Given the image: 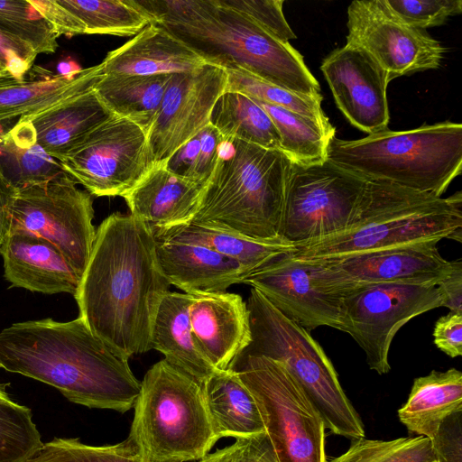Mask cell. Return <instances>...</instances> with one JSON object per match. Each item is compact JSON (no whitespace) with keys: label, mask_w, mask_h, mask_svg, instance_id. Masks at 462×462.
<instances>
[{"label":"cell","mask_w":462,"mask_h":462,"mask_svg":"<svg viewBox=\"0 0 462 462\" xmlns=\"http://www.w3.org/2000/svg\"><path fill=\"white\" fill-rule=\"evenodd\" d=\"M4 275L13 286L45 294H75L80 276L51 242L12 230L0 246Z\"/></svg>","instance_id":"ffe728a7"},{"label":"cell","mask_w":462,"mask_h":462,"mask_svg":"<svg viewBox=\"0 0 462 462\" xmlns=\"http://www.w3.org/2000/svg\"><path fill=\"white\" fill-rule=\"evenodd\" d=\"M219 2L248 17L282 42H289L297 37L284 17L283 0H219Z\"/></svg>","instance_id":"b9f144b4"},{"label":"cell","mask_w":462,"mask_h":462,"mask_svg":"<svg viewBox=\"0 0 462 462\" xmlns=\"http://www.w3.org/2000/svg\"><path fill=\"white\" fill-rule=\"evenodd\" d=\"M0 153L10 169L5 173L16 189L46 181L64 171L59 161L37 143L31 125L23 119L0 134Z\"/></svg>","instance_id":"1f68e13d"},{"label":"cell","mask_w":462,"mask_h":462,"mask_svg":"<svg viewBox=\"0 0 462 462\" xmlns=\"http://www.w3.org/2000/svg\"><path fill=\"white\" fill-rule=\"evenodd\" d=\"M11 229L53 244L81 277L96 237L92 196L65 171L16 189L10 207Z\"/></svg>","instance_id":"8fae6325"},{"label":"cell","mask_w":462,"mask_h":462,"mask_svg":"<svg viewBox=\"0 0 462 462\" xmlns=\"http://www.w3.org/2000/svg\"><path fill=\"white\" fill-rule=\"evenodd\" d=\"M0 32L25 42L38 55L58 48L59 35L28 0H0Z\"/></svg>","instance_id":"f35d334b"},{"label":"cell","mask_w":462,"mask_h":462,"mask_svg":"<svg viewBox=\"0 0 462 462\" xmlns=\"http://www.w3.org/2000/svg\"><path fill=\"white\" fill-rule=\"evenodd\" d=\"M206 62L161 26L150 23L101 62L104 74L152 76L194 70Z\"/></svg>","instance_id":"603a6c76"},{"label":"cell","mask_w":462,"mask_h":462,"mask_svg":"<svg viewBox=\"0 0 462 462\" xmlns=\"http://www.w3.org/2000/svg\"><path fill=\"white\" fill-rule=\"evenodd\" d=\"M461 410L462 373L456 368L445 372L433 370L414 379L398 417L409 432L431 440L442 422Z\"/></svg>","instance_id":"83f0119b"},{"label":"cell","mask_w":462,"mask_h":462,"mask_svg":"<svg viewBox=\"0 0 462 462\" xmlns=\"http://www.w3.org/2000/svg\"><path fill=\"white\" fill-rule=\"evenodd\" d=\"M59 35L86 34L84 23L57 0H28Z\"/></svg>","instance_id":"bcb514c9"},{"label":"cell","mask_w":462,"mask_h":462,"mask_svg":"<svg viewBox=\"0 0 462 462\" xmlns=\"http://www.w3.org/2000/svg\"><path fill=\"white\" fill-rule=\"evenodd\" d=\"M437 289L442 307L449 311L462 313V262L454 261L451 272L438 284Z\"/></svg>","instance_id":"c3c4849f"},{"label":"cell","mask_w":462,"mask_h":462,"mask_svg":"<svg viewBox=\"0 0 462 462\" xmlns=\"http://www.w3.org/2000/svg\"><path fill=\"white\" fill-rule=\"evenodd\" d=\"M190 296L189 315L197 346L217 370L229 368L252 341L246 302L226 291Z\"/></svg>","instance_id":"d6986e66"},{"label":"cell","mask_w":462,"mask_h":462,"mask_svg":"<svg viewBox=\"0 0 462 462\" xmlns=\"http://www.w3.org/2000/svg\"><path fill=\"white\" fill-rule=\"evenodd\" d=\"M59 162L97 197H123L153 165L146 132L116 116L90 131Z\"/></svg>","instance_id":"7c38bea8"},{"label":"cell","mask_w":462,"mask_h":462,"mask_svg":"<svg viewBox=\"0 0 462 462\" xmlns=\"http://www.w3.org/2000/svg\"><path fill=\"white\" fill-rule=\"evenodd\" d=\"M256 102L271 117L280 137L281 151L291 162L311 164L326 160L328 141L335 134L307 116L283 107Z\"/></svg>","instance_id":"d6a6232c"},{"label":"cell","mask_w":462,"mask_h":462,"mask_svg":"<svg viewBox=\"0 0 462 462\" xmlns=\"http://www.w3.org/2000/svg\"><path fill=\"white\" fill-rule=\"evenodd\" d=\"M209 122L225 141L237 139L281 150L280 137L271 117L255 100L242 93L225 91L216 101Z\"/></svg>","instance_id":"4dcf8cb0"},{"label":"cell","mask_w":462,"mask_h":462,"mask_svg":"<svg viewBox=\"0 0 462 462\" xmlns=\"http://www.w3.org/2000/svg\"><path fill=\"white\" fill-rule=\"evenodd\" d=\"M344 454L326 462H438L430 439L422 436L375 440L354 439Z\"/></svg>","instance_id":"8d00e7d4"},{"label":"cell","mask_w":462,"mask_h":462,"mask_svg":"<svg viewBox=\"0 0 462 462\" xmlns=\"http://www.w3.org/2000/svg\"><path fill=\"white\" fill-rule=\"evenodd\" d=\"M6 386H8V383H0V402L12 401L6 392Z\"/></svg>","instance_id":"816d5d0a"},{"label":"cell","mask_w":462,"mask_h":462,"mask_svg":"<svg viewBox=\"0 0 462 462\" xmlns=\"http://www.w3.org/2000/svg\"><path fill=\"white\" fill-rule=\"evenodd\" d=\"M204 187L154 164L123 198L130 215L155 231L189 222Z\"/></svg>","instance_id":"7402d4cb"},{"label":"cell","mask_w":462,"mask_h":462,"mask_svg":"<svg viewBox=\"0 0 462 462\" xmlns=\"http://www.w3.org/2000/svg\"><path fill=\"white\" fill-rule=\"evenodd\" d=\"M223 142L218 130L209 123L162 164L176 176L206 185L217 165Z\"/></svg>","instance_id":"d590c367"},{"label":"cell","mask_w":462,"mask_h":462,"mask_svg":"<svg viewBox=\"0 0 462 462\" xmlns=\"http://www.w3.org/2000/svg\"><path fill=\"white\" fill-rule=\"evenodd\" d=\"M82 69L79 68L71 60H62L57 66L58 74L66 77H72L77 75Z\"/></svg>","instance_id":"f907efd6"},{"label":"cell","mask_w":462,"mask_h":462,"mask_svg":"<svg viewBox=\"0 0 462 462\" xmlns=\"http://www.w3.org/2000/svg\"><path fill=\"white\" fill-rule=\"evenodd\" d=\"M226 91L242 93L256 101L286 108L320 124L328 133L335 134V127L321 108L322 96H307L287 90L262 80L237 68L226 69Z\"/></svg>","instance_id":"e575fe53"},{"label":"cell","mask_w":462,"mask_h":462,"mask_svg":"<svg viewBox=\"0 0 462 462\" xmlns=\"http://www.w3.org/2000/svg\"><path fill=\"white\" fill-rule=\"evenodd\" d=\"M42 445L30 409L14 401L0 402V462H28Z\"/></svg>","instance_id":"74e56055"},{"label":"cell","mask_w":462,"mask_h":462,"mask_svg":"<svg viewBox=\"0 0 462 462\" xmlns=\"http://www.w3.org/2000/svg\"><path fill=\"white\" fill-rule=\"evenodd\" d=\"M430 441L438 462H462V410L449 415Z\"/></svg>","instance_id":"ee69618b"},{"label":"cell","mask_w":462,"mask_h":462,"mask_svg":"<svg viewBox=\"0 0 462 462\" xmlns=\"http://www.w3.org/2000/svg\"><path fill=\"white\" fill-rule=\"evenodd\" d=\"M113 116L91 89L20 119L31 125L37 143L59 161L90 131Z\"/></svg>","instance_id":"d4e9b609"},{"label":"cell","mask_w":462,"mask_h":462,"mask_svg":"<svg viewBox=\"0 0 462 462\" xmlns=\"http://www.w3.org/2000/svg\"><path fill=\"white\" fill-rule=\"evenodd\" d=\"M153 236L208 246L236 261L248 274L275 258L295 251L293 245L283 241L259 240L217 226L190 222L157 229Z\"/></svg>","instance_id":"f1b7e54d"},{"label":"cell","mask_w":462,"mask_h":462,"mask_svg":"<svg viewBox=\"0 0 462 462\" xmlns=\"http://www.w3.org/2000/svg\"><path fill=\"white\" fill-rule=\"evenodd\" d=\"M434 344L450 357L462 355V313L449 311L435 323Z\"/></svg>","instance_id":"7dc6e473"},{"label":"cell","mask_w":462,"mask_h":462,"mask_svg":"<svg viewBox=\"0 0 462 462\" xmlns=\"http://www.w3.org/2000/svg\"><path fill=\"white\" fill-rule=\"evenodd\" d=\"M169 286L153 231L130 214L113 213L96 230L74 297L91 332L129 359L152 349L153 319Z\"/></svg>","instance_id":"6da1fadb"},{"label":"cell","mask_w":462,"mask_h":462,"mask_svg":"<svg viewBox=\"0 0 462 462\" xmlns=\"http://www.w3.org/2000/svg\"><path fill=\"white\" fill-rule=\"evenodd\" d=\"M134 408L127 439L147 462L200 460L217 442L201 384L165 359L146 372Z\"/></svg>","instance_id":"8992f818"},{"label":"cell","mask_w":462,"mask_h":462,"mask_svg":"<svg viewBox=\"0 0 462 462\" xmlns=\"http://www.w3.org/2000/svg\"><path fill=\"white\" fill-rule=\"evenodd\" d=\"M235 439L233 444L208 453L199 462H278L265 432Z\"/></svg>","instance_id":"7bdbcfd3"},{"label":"cell","mask_w":462,"mask_h":462,"mask_svg":"<svg viewBox=\"0 0 462 462\" xmlns=\"http://www.w3.org/2000/svg\"><path fill=\"white\" fill-rule=\"evenodd\" d=\"M11 77L6 68L0 62V78Z\"/></svg>","instance_id":"f5cc1de1"},{"label":"cell","mask_w":462,"mask_h":462,"mask_svg":"<svg viewBox=\"0 0 462 462\" xmlns=\"http://www.w3.org/2000/svg\"><path fill=\"white\" fill-rule=\"evenodd\" d=\"M206 62L241 69L294 93L320 95L301 54L219 0H134Z\"/></svg>","instance_id":"3957f363"},{"label":"cell","mask_w":462,"mask_h":462,"mask_svg":"<svg viewBox=\"0 0 462 462\" xmlns=\"http://www.w3.org/2000/svg\"><path fill=\"white\" fill-rule=\"evenodd\" d=\"M226 84V69L209 63L171 75L160 111L147 133L153 165L163 163L210 123L212 108Z\"/></svg>","instance_id":"9a60e30c"},{"label":"cell","mask_w":462,"mask_h":462,"mask_svg":"<svg viewBox=\"0 0 462 462\" xmlns=\"http://www.w3.org/2000/svg\"><path fill=\"white\" fill-rule=\"evenodd\" d=\"M346 42L366 51L389 80L440 66L446 49L423 30L404 25L379 11L372 0L347 8Z\"/></svg>","instance_id":"2e32d148"},{"label":"cell","mask_w":462,"mask_h":462,"mask_svg":"<svg viewBox=\"0 0 462 462\" xmlns=\"http://www.w3.org/2000/svg\"><path fill=\"white\" fill-rule=\"evenodd\" d=\"M291 254L275 258L246 276L242 283L256 289L308 331L322 326L342 331L340 297L322 291L315 282L312 264Z\"/></svg>","instance_id":"ac0fdd59"},{"label":"cell","mask_w":462,"mask_h":462,"mask_svg":"<svg viewBox=\"0 0 462 462\" xmlns=\"http://www.w3.org/2000/svg\"><path fill=\"white\" fill-rule=\"evenodd\" d=\"M28 462H147L133 443L125 439L106 446L83 444L79 439L55 438L43 443Z\"/></svg>","instance_id":"ab89813d"},{"label":"cell","mask_w":462,"mask_h":462,"mask_svg":"<svg viewBox=\"0 0 462 462\" xmlns=\"http://www.w3.org/2000/svg\"><path fill=\"white\" fill-rule=\"evenodd\" d=\"M366 180L331 162H291L279 237L295 248L347 229Z\"/></svg>","instance_id":"30bf717a"},{"label":"cell","mask_w":462,"mask_h":462,"mask_svg":"<svg viewBox=\"0 0 462 462\" xmlns=\"http://www.w3.org/2000/svg\"><path fill=\"white\" fill-rule=\"evenodd\" d=\"M246 306L252 341L244 353L282 364L319 413L325 429L352 439L365 437L362 420L341 387L332 362L310 332L254 288Z\"/></svg>","instance_id":"52a82bcc"},{"label":"cell","mask_w":462,"mask_h":462,"mask_svg":"<svg viewBox=\"0 0 462 462\" xmlns=\"http://www.w3.org/2000/svg\"><path fill=\"white\" fill-rule=\"evenodd\" d=\"M320 69L337 107L351 125L368 134L387 129L390 80L366 51L346 42L323 60Z\"/></svg>","instance_id":"e0dca14e"},{"label":"cell","mask_w":462,"mask_h":462,"mask_svg":"<svg viewBox=\"0 0 462 462\" xmlns=\"http://www.w3.org/2000/svg\"><path fill=\"white\" fill-rule=\"evenodd\" d=\"M437 244L430 241L309 262L318 287L337 296L378 284L437 286L454 265V261L441 256Z\"/></svg>","instance_id":"5bb4252c"},{"label":"cell","mask_w":462,"mask_h":462,"mask_svg":"<svg viewBox=\"0 0 462 462\" xmlns=\"http://www.w3.org/2000/svg\"><path fill=\"white\" fill-rule=\"evenodd\" d=\"M171 75L104 74L93 89L114 116L134 122L147 134L160 111Z\"/></svg>","instance_id":"f546056e"},{"label":"cell","mask_w":462,"mask_h":462,"mask_svg":"<svg viewBox=\"0 0 462 462\" xmlns=\"http://www.w3.org/2000/svg\"><path fill=\"white\" fill-rule=\"evenodd\" d=\"M462 195L437 197L402 187L378 214L338 234L295 248L291 256L304 261L362 254L393 247L439 242H461Z\"/></svg>","instance_id":"ba28073f"},{"label":"cell","mask_w":462,"mask_h":462,"mask_svg":"<svg viewBox=\"0 0 462 462\" xmlns=\"http://www.w3.org/2000/svg\"><path fill=\"white\" fill-rule=\"evenodd\" d=\"M191 296L168 291L161 300L151 332V347L161 352L175 368L200 384L217 369L201 353L194 339L189 310Z\"/></svg>","instance_id":"484cf974"},{"label":"cell","mask_w":462,"mask_h":462,"mask_svg":"<svg viewBox=\"0 0 462 462\" xmlns=\"http://www.w3.org/2000/svg\"><path fill=\"white\" fill-rule=\"evenodd\" d=\"M291 160L281 150L223 142L213 173L189 221L268 241L279 237Z\"/></svg>","instance_id":"277c9868"},{"label":"cell","mask_w":462,"mask_h":462,"mask_svg":"<svg viewBox=\"0 0 462 462\" xmlns=\"http://www.w3.org/2000/svg\"><path fill=\"white\" fill-rule=\"evenodd\" d=\"M340 297L342 331L365 354L366 364L379 374L391 370L389 351L400 328L413 318L442 307L437 286L378 284Z\"/></svg>","instance_id":"4fadbf2b"},{"label":"cell","mask_w":462,"mask_h":462,"mask_svg":"<svg viewBox=\"0 0 462 462\" xmlns=\"http://www.w3.org/2000/svg\"><path fill=\"white\" fill-rule=\"evenodd\" d=\"M38 54L25 42L0 32V62L11 77L23 79Z\"/></svg>","instance_id":"f6af8a7d"},{"label":"cell","mask_w":462,"mask_h":462,"mask_svg":"<svg viewBox=\"0 0 462 462\" xmlns=\"http://www.w3.org/2000/svg\"><path fill=\"white\" fill-rule=\"evenodd\" d=\"M15 191L16 188L0 164V246L11 229L10 207Z\"/></svg>","instance_id":"681fc988"},{"label":"cell","mask_w":462,"mask_h":462,"mask_svg":"<svg viewBox=\"0 0 462 462\" xmlns=\"http://www.w3.org/2000/svg\"><path fill=\"white\" fill-rule=\"evenodd\" d=\"M30 79L0 78V122L39 113L93 89L104 75L101 63L82 69L72 77L36 66Z\"/></svg>","instance_id":"cb8c5ba5"},{"label":"cell","mask_w":462,"mask_h":462,"mask_svg":"<svg viewBox=\"0 0 462 462\" xmlns=\"http://www.w3.org/2000/svg\"><path fill=\"white\" fill-rule=\"evenodd\" d=\"M80 20L86 34L135 36L152 18L134 0H57Z\"/></svg>","instance_id":"836d02e7"},{"label":"cell","mask_w":462,"mask_h":462,"mask_svg":"<svg viewBox=\"0 0 462 462\" xmlns=\"http://www.w3.org/2000/svg\"><path fill=\"white\" fill-rule=\"evenodd\" d=\"M229 368L254 397L278 462L327 461L323 420L282 364L243 352Z\"/></svg>","instance_id":"9c48e42d"},{"label":"cell","mask_w":462,"mask_h":462,"mask_svg":"<svg viewBox=\"0 0 462 462\" xmlns=\"http://www.w3.org/2000/svg\"><path fill=\"white\" fill-rule=\"evenodd\" d=\"M0 367L49 384L76 404L122 413L134 408L141 390L128 359L95 336L80 317L4 328Z\"/></svg>","instance_id":"7a4b0ae2"},{"label":"cell","mask_w":462,"mask_h":462,"mask_svg":"<svg viewBox=\"0 0 462 462\" xmlns=\"http://www.w3.org/2000/svg\"><path fill=\"white\" fill-rule=\"evenodd\" d=\"M326 160L365 180L441 197L461 173L462 125L445 121L411 130L386 129L357 140L333 136Z\"/></svg>","instance_id":"5b68a950"},{"label":"cell","mask_w":462,"mask_h":462,"mask_svg":"<svg viewBox=\"0 0 462 462\" xmlns=\"http://www.w3.org/2000/svg\"><path fill=\"white\" fill-rule=\"evenodd\" d=\"M160 270L170 285L184 293L224 292L248 273L236 261L192 242L155 237Z\"/></svg>","instance_id":"44dd1931"},{"label":"cell","mask_w":462,"mask_h":462,"mask_svg":"<svg viewBox=\"0 0 462 462\" xmlns=\"http://www.w3.org/2000/svg\"><path fill=\"white\" fill-rule=\"evenodd\" d=\"M388 17L410 27L423 30L444 23L462 12L461 0H372Z\"/></svg>","instance_id":"60d3db41"},{"label":"cell","mask_w":462,"mask_h":462,"mask_svg":"<svg viewBox=\"0 0 462 462\" xmlns=\"http://www.w3.org/2000/svg\"><path fill=\"white\" fill-rule=\"evenodd\" d=\"M201 386L217 441L265 432L254 397L233 369L217 370Z\"/></svg>","instance_id":"4316f807"}]
</instances>
